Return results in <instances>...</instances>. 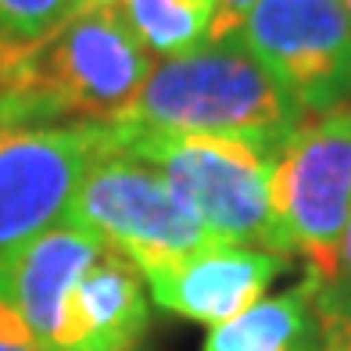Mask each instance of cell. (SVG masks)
Listing matches in <instances>:
<instances>
[{"instance_id":"6da1fadb","label":"cell","mask_w":351,"mask_h":351,"mask_svg":"<svg viewBox=\"0 0 351 351\" xmlns=\"http://www.w3.org/2000/svg\"><path fill=\"white\" fill-rule=\"evenodd\" d=\"M154 58L119 8L83 11L36 47H14L0 83V125L119 122L136 101Z\"/></svg>"},{"instance_id":"7a4b0ae2","label":"cell","mask_w":351,"mask_h":351,"mask_svg":"<svg viewBox=\"0 0 351 351\" xmlns=\"http://www.w3.org/2000/svg\"><path fill=\"white\" fill-rule=\"evenodd\" d=\"M305 119L287 90L251 58L241 33L154 65L119 122L183 136H226L283 154Z\"/></svg>"},{"instance_id":"3957f363","label":"cell","mask_w":351,"mask_h":351,"mask_svg":"<svg viewBox=\"0 0 351 351\" xmlns=\"http://www.w3.org/2000/svg\"><path fill=\"white\" fill-rule=\"evenodd\" d=\"M108 136L162 172L212 241L294 254L273 204L276 154L244 140L158 133L130 122H108Z\"/></svg>"},{"instance_id":"277c9868","label":"cell","mask_w":351,"mask_h":351,"mask_svg":"<svg viewBox=\"0 0 351 351\" xmlns=\"http://www.w3.org/2000/svg\"><path fill=\"white\" fill-rule=\"evenodd\" d=\"M65 222L97 233L108 247H119L140 273L212 244L208 230L176 197L165 176L111 143L108 122L104 147L93 154Z\"/></svg>"},{"instance_id":"5b68a950","label":"cell","mask_w":351,"mask_h":351,"mask_svg":"<svg viewBox=\"0 0 351 351\" xmlns=\"http://www.w3.org/2000/svg\"><path fill=\"white\" fill-rule=\"evenodd\" d=\"M273 204L291 251L326 280L351 215V101L301 119L273 172Z\"/></svg>"},{"instance_id":"8992f818","label":"cell","mask_w":351,"mask_h":351,"mask_svg":"<svg viewBox=\"0 0 351 351\" xmlns=\"http://www.w3.org/2000/svg\"><path fill=\"white\" fill-rule=\"evenodd\" d=\"M237 33L305 115L351 101V14L341 0H254Z\"/></svg>"},{"instance_id":"52a82bcc","label":"cell","mask_w":351,"mask_h":351,"mask_svg":"<svg viewBox=\"0 0 351 351\" xmlns=\"http://www.w3.org/2000/svg\"><path fill=\"white\" fill-rule=\"evenodd\" d=\"M101 147L104 122L0 125V269L65 222Z\"/></svg>"},{"instance_id":"ba28073f","label":"cell","mask_w":351,"mask_h":351,"mask_svg":"<svg viewBox=\"0 0 351 351\" xmlns=\"http://www.w3.org/2000/svg\"><path fill=\"white\" fill-rule=\"evenodd\" d=\"M287 265L291 258L276 251L212 241L186 258H176L140 276L165 312L183 315L190 323L219 326L258 305L269 283Z\"/></svg>"},{"instance_id":"9c48e42d","label":"cell","mask_w":351,"mask_h":351,"mask_svg":"<svg viewBox=\"0 0 351 351\" xmlns=\"http://www.w3.org/2000/svg\"><path fill=\"white\" fill-rule=\"evenodd\" d=\"M104 247L108 244L97 233L72 226V222H58L8 262V298L43 351H61L69 301Z\"/></svg>"},{"instance_id":"30bf717a","label":"cell","mask_w":351,"mask_h":351,"mask_svg":"<svg viewBox=\"0 0 351 351\" xmlns=\"http://www.w3.org/2000/svg\"><path fill=\"white\" fill-rule=\"evenodd\" d=\"M151 323L147 283L119 247H104L69 301L61 351H133Z\"/></svg>"},{"instance_id":"8fae6325","label":"cell","mask_w":351,"mask_h":351,"mask_svg":"<svg viewBox=\"0 0 351 351\" xmlns=\"http://www.w3.org/2000/svg\"><path fill=\"white\" fill-rule=\"evenodd\" d=\"M312 298L315 276L308 273L291 291L262 298L247 312L212 326L201 351H308L315 330Z\"/></svg>"},{"instance_id":"7c38bea8","label":"cell","mask_w":351,"mask_h":351,"mask_svg":"<svg viewBox=\"0 0 351 351\" xmlns=\"http://www.w3.org/2000/svg\"><path fill=\"white\" fill-rule=\"evenodd\" d=\"M222 0H119L130 33L151 58H183L215 43Z\"/></svg>"},{"instance_id":"4fadbf2b","label":"cell","mask_w":351,"mask_h":351,"mask_svg":"<svg viewBox=\"0 0 351 351\" xmlns=\"http://www.w3.org/2000/svg\"><path fill=\"white\" fill-rule=\"evenodd\" d=\"M75 14V0H0V43L36 47Z\"/></svg>"},{"instance_id":"5bb4252c","label":"cell","mask_w":351,"mask_h":351,"mask_svg":"<svg viewBox=\"0 0 351 351\" xmlns=\"http://www.w3.org/2000/svg\"><path fill=\"white\" fill-rule=\"evenodd\" d=\"M312 344L308 351H351V294H341L315 276L312 298Z\"/></svg>"},{"instance_id":"9a60e30c","label":"cell","mask_w":351,"mask_h":351,"mask_svg":"<svg viewBox=\"0 0 351 351\" xmlns=\"http://www.w3.org/2000/svg\"><path fill=\"white\" fill-rule=\"evenodd\" d=\"M4 269H0V351H43L36 344V337L29 333V326L22 323L19 308L11 305L8 283H4Z\"/></svg>"},{"instance_id":"2e32d148","label":"cell","mask_w":351,"mask_h":351,"mask_svg":"<svg viewBox=\"0 0 351 351\" xmlns=\"http://www.w3.org/2000/svg\"><path fill=\"white\" fill-rule=\"evenodd\" d=\"M326 287L341 294H351V215H348V226H344V237H341V247H337V262H333V273L323 280Z\"/></svg>"},{"instance_id":"e0dca14e","label":"cell","mask_w":351,"mask_h":351,"mask_svg":"<svg viewBox=\"0 0 351 351\" xmlns=\"http://www.w3.org/2000/svg\"><path fill=\"white\" fill-rule=\"evenodd\" d=\"M254 0H222V8H219V29H215V40H226L233 36L237 29H241L244 22V14L251 11Z\"/></svg>"},{"instance_id":"ac0fdd59","label":"cell","mask_w":351,"mask_h":351,"mask_svg":"<svg viewBox=\"0 0 351 351\" xmlns=\"http://www.w3.org/2000/svg\"><path fill=\"white\" fill-rule=\"evenodd\" d=\"M97 8H119V0H75V14L97 11Z\"/></svg>"},{"instance_id":"d6986e66","label":"cell","mask_w":351,"mask_h":351,"mask_svg":"<svg viewBox=\"0 0 351 351\" xmlns=\"http://www.w3.org/2000/svg\"><path fill=\"white\" fill-rule=\"evenodd\" d=\"M11 54H14V47H8V43H0V83H4V75H8V65H11Z\"/></svg>"},{"instance_id":"ffe728a7","label":"cell","mask_w":351,"mask_h":351,"mask_svg":"<svg viewBox=\"0 0 351 351\" xmlns=\"http://www.w3.org/2000/svg\"><path fill=\"white\" fill-rule=\"evenodd\" d=\"M341 4H344V8H348V14H351V0H341Z\"/></svg>"},{"instance_id":"44dd1931","label":"cell","mask_w":351,"mask_h":351,"mask_svg":"<svg viewBox=\"0 0 351 351\" xmlns=\"http://www.w3.org/2000/svg\"><path fill=\"white\" fill-rule=\"evenodd\" d=\"M133 351H140V348H133Z\"/></svg>"}]
</instances>
